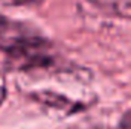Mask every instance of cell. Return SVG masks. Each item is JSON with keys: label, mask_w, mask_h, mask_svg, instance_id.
I'll return each mask as SVG.
<instances>
[{"label": "cell", "mask_w": 131, "mask_h": 129, "mask_svg": "<svg viewBox=\"0 0 131 129\" xmlns=\"http://www.w3.org/2000/svg\"><path fill=\"white\" fill-rule=\"evenodd\" d=\"M40 0H0V5L5 6H28V5H35Z\"/></svg>", "instance_id": "1"}, {"label": "cell", "mask_w": 131, "mask_h": 129, "mask_svg": "<svg viewBox=\"0 0 131 129\" xmlns=\"http://www.w3.org/2000/svg\"><path fill=\"white\" fill-rule=\"evenodd\" d=\"M119 129H131V111L124 114V117L119 123Z\"/></svg>", "instance_id": "2"}, {"label": "cell", "mask_w": 131, "mask_h": 129, "mask_svg": "<svg viewBox=\"0 0 131 129\" xmlns=\"http://www.w3.org/2000/svg\"><path fill=\"white\" fill-rule=\"evenodd\" d=\"M70 129H104L101 128V126H92V125H76V126H73V128Z\"/></svg>", "instance_id": "4"}, {"label": "cell", "mask_w": 131, "mask_h": 129, "mask_svg": "<svg viewBox=\"0 0 131 129\" xmlns=\"http://www.w3.org/2000/svg\"><path fill=\"white\" fill-rule=\"evenodd\" d=\"M5 97H6V82H5V78L0 73V105L5 100Z\"/></svg>", "instance_id": "3"}, {"label": "cell", "mask_w": 131, "mask_h": 129, "mask_svg": "<svg viewBox=\"0 0 131 129\" xmlns=\"http://www.w3.org/2000/svg\"><path fill=\"white\" fill-rule=\"evenodd\" d=\"M6 23H8V21H6V20H5V18H3L2 15H0V33H2V31L5 29V26H6Z\"/></svg>", "instance_id": "5"}]
</instances>
